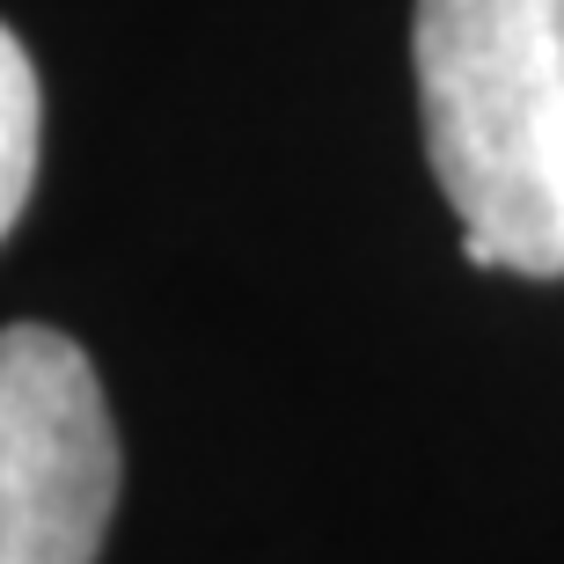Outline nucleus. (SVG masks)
<instances>
[{
  "instance_id": "f03ea898",
  "label": "nucleus",
  "mask_w": 564,
  "mask_h": 564,
  "mask_svg": "<svg viewBox=\"0 0 564 564\" xmlns=\"http://www.w3.org/2000/svg\"><path fill=\"white\" fill-rule=\"evenodd\" d=\"M118 425L52 323L0 330V564H96L118 506Z\"/></svg>"
},
{
  "instance_id": "7ed1b4c3",
  "label": "nucleus",
  "mask_w": 564,
  "mask_h": 564,
  "mask_svg": "<svg viewBox=\"0 0 564 564\" xmlns=\"http://www.w3.org/2000/svg\"><path fill=\"white\" fill-rule=\"evenodd\" d=\"M37 132H44V96H37V66L15 44V30L0 22V242L30 206L37 184Z\"/></svg>"
},
{
  "instance_id": "f257e3e1",
  "label": "nucleus",
  "mask_w": 564,
  "mask_h": 564,
  "mask_svg": "<svg viewBox=\"0 0 564 564\" xmlns=\"http://www.w3.org/2000/svg\"><path fill=\"white\" fill-rule=\"evenodd\" d=\"M411 59L462 257L564 279V0H419Z\"/></svg>"
}]
</instances>
